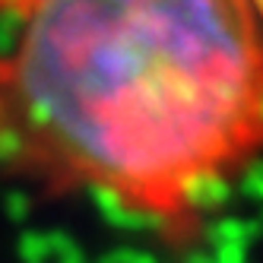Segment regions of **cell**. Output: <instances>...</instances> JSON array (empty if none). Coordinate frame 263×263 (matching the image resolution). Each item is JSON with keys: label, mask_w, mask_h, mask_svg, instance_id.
<instances>
[{"label": "cell", "mask_w": 263, "mask_h": 263, "mask_svg": "<svg viewBox=\"0 0 263 263\" xmlns=\"http://www.w3.org/2000/svg\"><path fill=\"white\" fill-rule=\"evenodd\" d=\"M263 162L251 0H23L0 48V178L191 251Z\"/></svg>", "instance_id": "6da1fadb"}, {"label": "cell", "mask_w": 263, "mask_h": 263, "mask_svg": "<svg viewBox=\"0 0 263 263\" xmlns=\"http://www.w3.org/2000/svg\"><path fill=\"white\" fill-rule=\"evenodd\" d=\"M251 7H254V13H257V20H260V26H263V0H251Z\"/></svg>", "instance_id": "7a4b0ae2"}]
</instances>
